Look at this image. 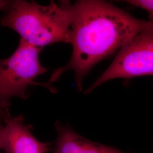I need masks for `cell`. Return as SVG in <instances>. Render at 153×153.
I'll list each match as a JSON object with an SVG mask.
<instances>
[{
    "label": "cell",
    "instance_id": "obj_10",
    "mask_svg": "<svg viewBox=\"0 0 153 153\" xmlns=\"http://www.w3.org/2000/svg\"><path fill=\"white\" fill-rule=\"evenodd\" d=\"M2 60H0V65H1V63H2Z\"/></svg>",
    "mask_w": 153,
    "mask_h": 153
},
{
    "label": "cell",
    "instance_id": "obj_1",
    "mask_svg": "<svg viewBox=\"0 0 153 153\" xmlns=\"http://www.w3.org/2000/svg\"><path fill=\"white\" fill-rule=\"evenodd\" d=\"M153 26V22L138 19L112 3L80 0L73 4L71 57L56 69L48 83L57 81L66 71H74L76 89L100 61L118 51L138 33Z\"/></svg>",
    "mask_w": 153,
    "mask_h": 153
},
{
    "label": "cell",
    "instance_id": "obj_3",
    "mask_svg": "<svg viewBox=\"0 0 153 153\" xmlns=\"http://www.w3.org/2000/svg\"><path fill=\"white\" fill-rule=\"evenodd\" d=\"M43 50L20 39L15 51L0 65V108L8 109L13 97L26 99L31 85H42L52 93L56 90L51 84L35 82L38 76L48 71L42 65L39 54Z\"/></svg>",
    "mask_w": 153,
    "mask_h": 153
},
{
    "label": "cell",
    "instance_id": "obj_5",
    "mask_svg": "<svg viewBox=\"0 0 153 153\" xmlns=\"http://www.w3.org/2000/svg\"><path fill=\"white\" fill-rule=\"evenodd\" d=\"M0 131V149L6 153H48L49 142L40 141L33 135L31 126L26 125L23 116L11 117L10 114L4 120Z\"/></svg>",
    "mask_w": 153,
    "mask_h": 153
},
{
    "label": "cell",
    "instance_id": "obj_7",
    "mask_svg": "<svg viewBox=\"0 0 153 153\" xmlns=\"http://www.w3.org/2000/svg\"><path fill=\"white\" fill-rule=\"evenodd\" d=\"M125 2L146 10L149 15V21L153 22V0H128Z\"/></svg>",
    "mask_w": 153,
    "mask_h": 153
},
{
    "label": "cell",
    "instance_id": "obj_2",
    "mask_svg": "<svg viewBox=\"0 0 153 153\" xmlns=\"http://www.w3.org/2000/svg\"><path fill=\"white\" fill-rule=\"evenodd\" d=\"M2 26L18 33L28 44L43 48L55 43H70L73 4L51 1L42 5L34 1L0 0Z\"/></svg>",
    "mask_w": 153,
    "mask_h": 153
},
{
    "label": "cell",
    "instance_id": "obj_9",
    "mask_svg": "<svg viewBox=\"0 0 153 153\" xmlns=\"http://www.w3.org/2000/svg\"><path fill=\"white\" fill-rule=\"evenodd\" d=\"M8 111V109H2V108H0V114L1 113H3V112H5Z\"/></svg>",
    "mask_w": 153,
    "mask_h": 153
},
{
    "label": "cell",
    "instance_id": "obj_8",
    "mask_svg": "<svg viewBox=\"0 0 153 153\" xmlns=\"http://www.w3.org/2000/svg\"><path fill=\"white\" fill-rule=\"evenodd\" d=\"M9 114V111H7V112H3V113H1L0 114V131H1V128H2L3 125H4L3 122H4V119ZM0 153H1V149H0Z\"/></svg>",
    "mask_w": 153,
    "mask_h": 153
},
{
    "label": "cell",
    "instance_id": "obj_4",
    "mask_svg": "<svg viewBox=\"0 0 153 153\" xmlns=\"http://www.w3.org/2000/svg\"><path fill=\"white\" fill-rule=\"evenodd\" d=\"M153 76V26L138 33L121 48L109 67L85 92L116 78Z\"/></svg>",
    "mask_w": 153,
    "mask_h": 153
},
{
    "label": "cell",
    "instance_id": "obj_6",
    "mask_svg": "<svg viewBox=\"0 0 153 153\" xmlns=\"http://www.w3.org/2000/svg\"><path fill=\"white\" fill-rule=\"evenodd\" d=\"M55 126L57 138L53 153H131L88 140L59 121Z\"/></svg>",
    "mask_w": 153,
    "mask_h": 153
}]
</instances>
